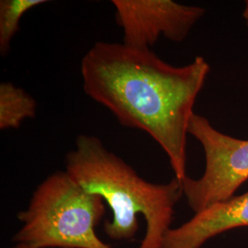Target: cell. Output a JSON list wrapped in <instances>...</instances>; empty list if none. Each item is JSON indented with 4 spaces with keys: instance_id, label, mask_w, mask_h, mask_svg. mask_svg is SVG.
Instances as JSON below:
<instances>
[{
    "instance_id": "6",
    "label": "cell",
    "mask_w": 248,
    "mask_h": 248,
    "mask_svg": "<svg viewBox=\"0 0 248 248\" xmlns=\"http://www.w3.org/2000/svg\"><path fill=\"white\" fill-rule=\"evenodd\" d=\"M248 227V191L213 204L165 234L162 248H202L226 231Z\"/></svg>"
},
{
    "instance_id": "1",
    "label": "cell",
    "mask_w": 248,
    "mask_h": 248,
    "mask_svg": "<svg viewBox=\"0 0 248 248\" xmlns=\"http://www.w3.org/2000/svg\"><path fill=\"white\" fill-rule=\"evenodd\" d=\"M202 56L174 66L151 49L98 42L81 61L85 93L125 127L145 132L168 155L175 177L186 176V136L210 73Z\"/></svg>"
},
{
    "instance_id": "8",
    "label": "cell",
    "mask_w": 248,
    "mask_h": 248,
    "mask_svg": "<svg viewBox=\"0 0 248 248\" xmlns=\"http://www.w3.org/2000/svg\"><path fill=\"white\" fill-rule=\"evenodd\" d=\"M45 0H1L0 1V53L9 52L11 41L19 30V22L23 15Z\"/></svg>"
},
{
    "instance_id": "5",
    "label": "cell",
    "mask_w": 248,
    "mask_h": 248,
    "mask_svg": "<svg viewBox=\"0 0 248 248\" xmlns=\"http://www.w3.org/2000/svg\"><path fill=\"white\" fill-rule=\"evenodd\" d=\"M124 42L136 49H150L161 36L181 43L202 18L205 9L171 0H113Z\"/></svg>"
},
{
    "instance_id": "10",
    "label": "cell",
    "mask_w": 248,
    "mask_h": 248,
    "mask_svg": "<svg viewBox=\"0 0 248 248\" xmlns=\"http://www.w3.org/2000/svg\"><path fill=\"white\" fill-rule=\"evenodd\" d=\"M11 248H32V247H30V246H27V245H22V244H17L15 247Z\"/></svg>"
},
{
    "instance_id": "7",
    "label": "cell",
    "mask_w": 248,
    "mask_h": 248,
    "mask_svg": "<svg viewBox=\"0 0 248 248\" xmlns=\"http://www.w3.org/2000/svg\"><path fill=\"white\" fill-rule=\"evenodd\" d=\"M36 101L11 82L0 84V130H16L36 114Z\"/></svg>"
},
{
    "instance_id": "3",
    "label": "cell",
    "mask_w": 248,
    "mask_h": 248,
    "mask_svg": "<svg viewBox=\"0 0 248 248\" xmlns=\"http://www.w3.org/2000/svg\"><path fill=\"white\" fill-rule=\"evenodd\" d=\"M104 200L90 194L66 171H56L37 186L13 241L35 248H114L98 238Z\"/></svg>"
},
{
    "instance_id": "2",
    "label": "cell",
    "mask_w": 248,
    "mask_h": 248,
    "mask_svg": "<svg viewBox=\"0 0 248 248\" xmlns=\"http://www.w3.org/2000/svg\"><path fill=\"white\" fill-rule=\"evenodd\" d=\"M65 171L84 190L99 196L109 206L112 220L104 224L108 238L133 240L141 214L146 231L138 248H162L175 207L183 195L182 183L176 177L167 184L148 182L108 150L99 138L87 134L77 137L75 149L66 156Z\"/></svg>"
},
{
    "instance_id": "9",
    "label": "cell",
    "mask_w": 248,
    "mask_h": 248,
    "mask_svg": "<svg viewBox=\"0 0 248 248\" xmlns=\"http://www.w3.org/2000/svg\"><path fill=\"white\" fill-rule=\"evenodd\" d=\"M243 18L245 19L246 24H247V26L248 28V0L246 1L245 7H244V9H243Z\"/></svg>"
},
{
    "instance_id": "4",
    "label": "cell",
    "mask_w": 248,
    "mask_h": 248,
    "mask_svg": "<svg viewBox=\"0 0 248 248\" xmlns=\"http://www.w3.org/2000/svg\"><path fill=\"white\" fill-rule=\"evenodd\" d=\"M188 134L202 146L206 161L202 177H186L181 182L187 205L197 213L233 197L248 180V140L222 133L207 118L196 113Z\"/></svg>"
}]
</instances>
